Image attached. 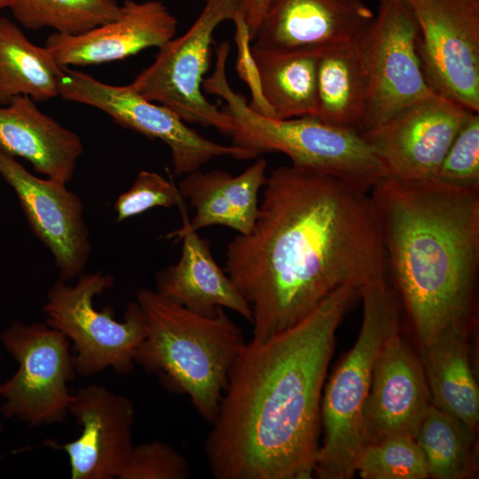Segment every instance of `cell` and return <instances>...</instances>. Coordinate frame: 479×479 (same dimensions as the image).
I'll return each mask as SVG.
<instances>
[{
	"mask_svg": "<svg viewBox=\"0 0 479 479\" xmlns=\"http://www.w3.org/2000/svg\"><path fill=\"white\" fill-rule=\"evenodd\" d=\"M249 233L226 247L224 271L252 310L253 338L298 323L337 288L388 279L368 192L294 165L267 177Z\"/></svg>",
	"mask_w": 479,
	"mask_h": 479,
	"instance_id": "1",
	"label": "cell"
},
{
	"mask_svg": "<svg viewBox=\"0 0 479 479\" xmlns=\"http://www.w3.org/2000/svg\"><path fill=\"white\" fill-rule=\"evenodd\" d=\"M358 296L343 286L293 326L246 343L204 452L216 479H310L335 334Z\"/></svg>",
	"mask_w": 479,
	"mask_h": 479,
	"instance_id": "2",
	"label": "cell"
},
{
	"mask_svg": "<svg viewBox=\"0 0 479 479\" xmlns=\"http://www.w3.org/2000/svg\"><path fill=\"white\" fill-rule=\"evenodd\" d=\"M388 277L420 341L470 324L479 272V190L388 177L369 192Z\"/></svg>",
	"mask_w": 479,
	"mask_h": 479,
	"instance_id": "3",
	"label": "cell"
},
{
	"mask_svg": "<svg viewBox=\"0 0 479 479\" xmlns=\"http://www.w3.org/2000/svg\"><path fill=\"white\" fill-rule=\"evenodd\" d=\"M146 334L135 364L159 376L169 390L185 394L208 422L215 420L232 365L246 345L242 330L219 308L203 316L180 306L156 290L137 293Z\"/></svg>",
	"mask_w": 479,
	"mask_h": 479,
	"instance_id": "4",
	"label": "cell"
},
{
	"mask_svg": "<svg viewBox=\"0 0 479 479\" xmlns=\"http://www.w3.org/2000/svg\"><path fill=\"white\" fill-rule=\"evenodd\" d=\"M215 49V70L204 78L202 89L224 100L222 110L235 127L232 145L255 157L282 153L294 166L331 176L368 192L386 177L375 149L359 131L328 124L316 116L275 119L251 109L227 80L230 44L223 42Z\"/></svg>",
	"mask_w": 479,
	"mask_h": 479,
	"instance_id": "5",
	"label": "cell"
},
{
	"mask_svg": "<svg viewBox=\"0 0 479 479\" xmlns=\"http://www.w3.org/2000/svg\"><path fill=\"white\" fill-rule=\"evenodd\" d=\"M363 320L357 341L338 365L321 403L324 438L316 458L314 475L320 479H349L367 444L364 410L373 366L386 341L400 329V309L389 280L365 287Z\"/></svg>",
	"mask_w": 479,
	"mask_h": 479,
	"instance_id": "6",
	"label": "cell"
},
{
	"mask_svg": "<svg viewBox=\"0 0 479 479\" xmlns=\"http://www.w3.org/2000/svg\"><path fill=\"white\" fill-rule=\"evenodd\" d=\"M114 284L113 276L103 271L82 272L75 286L59 279L47 293L46 324L73 343L75 369L83 377L108 367L130 373L136 349L146 334L145 317L137 301L129 303L122 321L114 318L111 307H94L93 298Z\"/></svg>",
	"mask_w": 479,
	"mask_h": 479,
	"instance_id": "7",
	"label": "cell"
},
{
	"mask_svg": "<svg viewBox=\"0 0 479 479\" xmlns=\"http://www.w3.org/2000/svg\"><path fill=\"white\" fill-rule=\"evenodd\" d=\"M240 11V0H206L191 27L160 47L153 63L128 85L186 123L213 127L232 137L235 130L232 118L209 102L201 89L209 68L214 32Z\"/></svg>",
	"mask_w": 479,
	"mask_h": 479,
	"instance_id": "8",
	"label": "cell"
},
{
	"mask_svg": "<svg viewBox=\"0 0 479 479\" xmlns=\"http://www.w3.org/2000/svg\"><path fill=\"white\" fill-rule=\"evenodd\" d=\"M418 24L408 0H382L357 37L365 77V110L360 132L373 130L412 103L434 92L418 54Z\"/></svg>",
	"mask_w": 479,
	"mask_h": 479,
	"instance_id": "9",
	"label": "cell"
},
{
	"mask_svg": "<svg viewBox=\"0 0 479 479\" xmlns=\"http://www.w3.org/2000/svg\"><path fill=\"white\" fill-rule=\"evenodd\" d=\"M0 339L19 364L0 384L2 413L28 426L62 421L74 399L67 383L76 373L68 338L47 324L15 321Z\"/></svg>",
	"mask_w": 479,
	"mask_h": 479,
	"instance_id": "10",
	"label": "cell"
},
{
	"mask_svg": "<svg viewBox=\"0 0 479 479\" xmlns=\"http://www.w3.org/2000/svg\"><path fill=\"white\" fill-rule=\"evenodd\" d=\"M59 89L62 98L98 108L119 125L165 143L170 149L173 170L177 176L199 170L216 157L255 158L242 147L204 137L174 112L145 99L129 85H109L90 75L62 67Z\"/></svg>",
	"mask_w": 479,
	"mask_h": 479,
	"instance_id": "11",
	"label": "cell"
},
{
	"mask_svg": "<svg viewBox=\"0 0 479 479\" xmlns=\"http://www.w3.org/2000/svg\"><path fill=\"white\" fill-rule=\"evenodd\" d=\"M429 89L479 113V0H408Z\"/></svg>",
	"mask_w": 479,
	"mask_h": 479,
	"instance_id": "12",
	"label": "cell"
},
{
	"mask_svg": "<svg viewBox=\"0 0 479 479\" xmlns=\"http://www.w3.org/2000/svg\"><path fill=\"white\" fill-rule=\"evenodd\" d=\"M469 113L433 93L360 133L375 149L386 177L404 181L434 179Z\"/></svg>",
	"mask_w": 479,
	"mask_h": 479,
	"instance_id": "13",
	"label": "cell"
},
{
	"mask_svg": "<svg viewBox=\"0 0 479 479\" xmlns=\"http://www.w3.org/2000/svg\"><path fill=\"white\" fill-rule=\"evenodd\" d=\"M0 175L15 192L33 233L51 252L59 279L67 282L79 276L91 250L81 198L65 184L33 175L1 150Z\"/></svg>",
	"mask_w": 479,
	"mask_h": 479,
	"instance_id": "14",
	"label": "cell"
},
{
	"mask_svg": "<svg viewBox=\"0 0 479 479\" xmlns=\"http://www.w3.org/2000/svg\"><path fill=\"white\" fill-rule=\"evenodd\" d=\"M82 427L78 438L65 444L47 443L68 456L72 479L119 477L134 447L135 409L126 397L103 386L80 388L69 407Z\"/></svg>",
	"mask_w": 479,
	"mask_h": 479,
	"instance_id": "15",
	"label": "cell"
},
{
	"mask_svg": "<svg viewBox=\"0 0 479 479\" xmlns=\"http://www.w3.org/2000/svg\"><path fill=\"white\" fill-rule=\"evenodd\" d=\"M373 15L364 0H270L251 47L321 51L356 40Z\"/></svg>",
	"mask_w": 479,
	"mask_h": 479,
	"instance_id": "16",
	"label": "cell"
},
{
	"mask_svg": "<svg viewBox=\"0 0 479 479\" xmlns=\"http://www.w3.org/2000/svg\"><path fill=\"white\" fill-rule=\"evenodd\" d=\"M177 27L161 1L125 0L115 20L76 35L53 33L44 46L61 67L102 64L160 48L175 37Z\"/></svg>",
	"mask_w": 479,
	"mask_h": 479,
	"instance_id": "17",
	"label": "cell"
},
{
	"mask_svg": "<svg viewBox=\"0 0 479 479\" xmlns=\"http://www.w3.org/2000/svg\"><path fill=\"white\" fill-rule=\"evenodd\" d=\"M430 405L421 360L397 331L386 341L373 366L364 410L367 444L393 434H413Z\"/></svg>",
	"mask_w": 479,
	"mask_h": 479,
	"instance_id": "18",
	"label": "cell"
},
{
	"mask_svg": "<svg viewBox=\"0 0 479 479\" xmlns=\"http://www.w3.org/2000/svg\"><path fill=\"white\" fill-rule=\"evenodd\" d=\"M182 226L168 238L182 240L178 261L155 277L156 291L187 310L214 316L219 308L235 311L252 322V310L235 284L216 263L209 242L190 226L185 199L178 205Z\"/></svg>",
	"mask_w": 479,
	"mask_h": 479,
	"instance_id": "19",
	"label": "cell"
},
{
	"mask_svg": "<svg viewBox=\"0 0 479 479\" xmlns=\"http://www.w3.org/2000/svg\"><path fill=\"white\" fill-rule=\"evenodd\" d=\"M0 150L27 160L36 173L67 185L83 153L81 137L42 113L28 96L0 106Z\"/></svg>",
	"mask_w": 479,
	"mask_h": 479,
	"instance_id": "20",
	"label": "cell"
},
{
	"mask_svg": "<svg viewBox=\"0 0 479 479\" xmlns=\"http://www.w3.org/2000/svg\"><path fill=\"white\" fill-rule=\"evenodd\" d=\"M266 168L267 161L259 159L237 176L219 169L187 174L178 189L195 211L191 228L198 232L222 225L239 234L249 233L259 213L258 194L267 180Z\"/></svg>",
	"mask_w": 479,
	"mask_h": 479,
	"instance_id": "21",
	"label": "cell"
},
{
	"mask_svg": "<svg viewBox=\"0 0 479 479\" xmlns=\"http://www.w3.org/2000/svg\"><path fill=\"white\" fill-rule=\"evenodd\" d=\"M470 324H452L420 347L421 363L431 404L476 430L479 389L474 376L468 346Z\"/></svg>",
	"mask_w": 479,
	"mask_h": 479,
	"instance_id": "22",
	"label": "cell"
},
{
	"mask_svg": "<svg viewBox=\"0 0 479 479\" xmlns=\"http://www.w3.org/2000/svg\"><path fill=\"white\" fill-rule=\"evenodd\" d=\"M320 51H270L251 47L269 117L291 119L317 115Z\"/></svg>",
	"mask_w": 479,
	"mask_h": 479,
	"instance_id": "23",
	"label": "cell"
},
{
	"mask_svg": "<svg viewBox=\"0 0 479 479\" xmlns=\"http://www.w3.org/2000/svg\"><path fill=\"white\" fill-rule=\"evenodd\" d=\"M317 93L316 117L331 125L361 131L366 85L356 40L321 50Z\"/></svg>",
	"mask_w": 479,
	"mask_h": 479,
	"instance_id": "24",
	"label": "cell"
},
{
	"mask_svg": "<svg viewBox=\"0 0 479 479\" xmlns=\"http://www.w3.org/2000/svg\"><path fill=\"white\" fill-rule=\"evenodd\" d=\"M61 68L45 46L34 44L14 22L0 17V105L20 95L34 101L59 96Z\"/></svg>",
	"mask_w": 479,
	"mask_h": 479,
	"instance_id": "25",
	"label": "cell"
},
{
	"mask_svg": "<svg viewBox=\"0 0 479 479\" xmlns=\"http://www.w3.org/2000/svg\"><path fill=\"white\" fill-rule=\"evenodd\" d=\"M413 436L428 465L429 477L462 479L475 469V430L454 416L430 405Z\"/></svg>",
	"mask_w": 479,
	"mask_h": 479,
	"instance_id": "26",
	"label": "cell"
},
{
	"mask_svg": "<svg viewBox=\"0 0 479 479\" xmlns=\"http://www.w3.org/2000/svg\"><path fill=\"white\" fill-rule=\"evenodd\" d=\"M9 8L27 29L51 27L70 35L114 21L121 13L115 0H12Z\"/></svg>",
	"mask_w": 479,
	"mask_h": 479,
	"instance_id": "27",
	"label": "cell"
},
{
	"mask_svg": "<svg viewBox=\"0 0 479 479\" xmlns=\"http://www.w3.org/2000/svg\"><path fill=\"white\" fill-rule=\"evenodd\" d=\"M355 470L364 479L428 478L425 456L412 434L397 433L367 444Z\"/></svg>",
	"mask_w": 479,
	"mask_h": 479,
	"instance_id": "28",
	"label": "cell"
},
{
	"mask_svg": "<svg viewBox=\"0 0 479 479\" xmlns=\"http://www.w3.org/2000/svg\"><path fill=\"white\" fill-rule=\"evenodd\" d=\"M435 179L461 189L479 190V113L468 114Z\"/></svg>",
	"mask_w": 479,
	"mask_h": 479,
	"instance_id": "29",
	"label": "cell"
},
{
	"mask_svg": "<svg viewBox=\"0 0 479 479\" xmlns=\"http://www.w3.org/2000/svg\"><path fill=\"white\" fill-rule=\"evenodd\" d=\"M185 198L178 187L160 174L141 170L132 185L114 203L116 222L121 223L155 207H178Z\"/></svg>",
	"mask_w": 479,
	"mask_h": 479,
	"instance_id": "30",
	"label": "cell"
},
{
	"mask_svg": "<svg viewBox=\"0 0 479 479\" xmlns=\"http://www.w3.org/2000/svg\"><path fill=\"white\" fill-rule=\"evenodd\" d=\"M191 467L186 459L161 441L134 446L119 479H186Z\"/></svg>",
	"mask_w": 479,
	"mask_h": 479,
	"instance_id": "31",
	"label": "cell"
},
{
	"mask_svg": "<svg viewBox=\"0 0 479 479\" xmlns=\"http://www.w3.org/2000/svg\"><path fill=\"white\" fill-rule=\"evenodd\" d=\"M251 41L270 0H240Z\"/></svg>",
	"mask_w": 479,
	"mask_h": 479,
	"instance_id": "32",
	"label": "cell"
},
{
	"mask_svg": "<svg viewBox=\"0 0 479 479\" xmlns=\"http://www.w3.org/2000/svg\"><path fill=\"white\" fill-rule=\"evenodd\" d=\"M12 3V0H0V11L4 8H9Z\"/></svg>",
	"mask_w": 479,
	"mask_h": 479,
	"instance_id": "33",
	"label": "cell"
},
{
	"mask_svg": "<svg viewBox=\"0 0 479 479\" xmlns=\"http://www.w3.org/2000/svg\"><path fill=\"white\" fill-rule=\"evenodd\" d=\"M1 429H2V424H1V422H0V430H1Z\"/></svg>",
	"mask_w": 479,
	"mask_h": 479,
	"instance_id": "34",
	"label": "cell"
},
{
	"mask_svg": "<svg viewBox=\"0 0 479 479\" xmlns=\"http://www.w3.org/2000/svg\"><path fill=\"white\" fill-rule=\"evenodd\" d=\"M380 1H382V0H379V2H380Z\"/></svg>",
	"mask_w": 479,
	"mask_h": 479,
	"instance_id": "35",
	"label": "cell"
}]
</instances>
